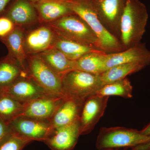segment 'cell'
Here are the masks:
<instances>
[{"mask_svg": "<svg viewBox=\"0 0 150 150\" xmlns=\"http://www.w3.org/2000/svg\"><path fill=\"white\" fill-rule=\"evenodd\" d=\"M149 14L139 0H126L121 25L119 40L123 50L141 42L146 30Z\"/></svg>", "mask_w": 150, "mask_h": 150, "instance_id": "cell-1", "label": "cell"}, {"mask_svg": "<svg viewBox=\"0 0 150 150\" xmlns=\"http://www.w3.org/2000/svg\"><path fill=\"white\" fill-rule=\"evenodd\" d=\"M67 2L73 13L85 22L99 40L101 49L107 53L123 51L120 40L110 33L100 20L93 0H71Z\"/></svg>", "mask_w": 150, "mask_h": 150, "instance_id": "cell-2", "label": "cell"}, {"mask_svg": "<svg viewBox=\"0 0 150 150\" xmlns=\"http://www.w3.org/2000/svg\"><path fill=\"white\" fill-rule=\"evenodd\" d=\"M47 26L58 36L103 51L98 38L91 28L74 13L48 23Z\"/></svg>", "mask_w": 150, "mask_h": 150, "instance_id": "cell-3", "label": "cell"}, {"mask_svg": "<svg viewBox=\"0 0 150 150\" xmlns=\"http://www.w3.org/2000/svg\"><path fill=\"white\" fill-rule=\"evenodd\" d=\"M150 142V137L141 131L124 127H103L100 129L96 147L98 150L135 147Z\"/></svg>", "mask_w": 150, "mask_h": 150, "instance_id": "cell-4", "label": "cell"}, {"mask_svg": "<svg viewBox=\"0 0 150 150\" xmlns=\"http://www.w3.org/2000/svg\"><path fill=\"white\" fill-rule=\"evenodd\" d=\"M63 93L66 98L85 100L104 85L100 75L73 70L62 76Z\"/></svg>", "mask_w": 150, "mask_h": 150, "instance_id": "cell-5", "label": "cell"}, {"mask_svg": "<svg viewBox=\"0 0 150 150\" xmlns=\"http://www.w3.org/2000/svg\"><path fill=\"white\" fill-rule=\"evenodd\" d=\"M28 76L48 93L64 97L62 77L57 74L39 55L29 57L26 65Z\"/></svg>", "mask_w": 150, "mask_h": 150, "instance_id": "cell-6", "label": "cell"}, {"mask_svg": "<svg viewBox=\"0 0 150 150\" xmlns=\"http://www.w3.org/2000/svg\"><path fill=\"white\" fill-rule=\"evenodd\" d=\"M126 0H93L100 20L110 33L119 40L120 25Z\"/></svg>", "mask_w": 150, "mask_h": 150, "instance_id": "cell-7", "label": "cell"}, {"mask_svg": "<svg viewBox=\"0 0 150 150\" xmlns=\"http://www.w3.org/2000/svg\"><path fill=\"white\" fill-rule=\"evenodd\" d=\"M12 132L30 141L43 142L53 129L51 121L19 116L8 123Z\"/></svg>", "mask_w": 150, "mask_h": 150, "instance_id": "cell-8", "label": "cell"}, {"mask_svg": "<svg viewBox=\"0 0 150 150\" xmlns=\"http://www.w3.org/2000/svg\"><path fill=\"white\" fill-rule=\"evenodd\" d=\"M109 98L94 95L84 100L79 120L81 135L92 131L104 114Z\"/></svg>", "mask_w": 150, "mask_h": 150, "instance_id": "cell-9", "label": "cell"}, {"mask_svg": "<svg viewBox=\"0 0 150 150\" xmlns=\"http://www.w3.org/2000/svg\"><path fill=\"white\" fill-rule=\"evenodd\" d=\"M56 95H47L25 103L20 116L50 121L64 99Z\"/></svg>", "mask_w": 150, "mask_h": 150, "instance_id": "cell-10", "label": "cell"}, {"mask_svg": "<svg viewBox=\"0 0 150 150\" xmlns=\"http://www.w3.org/2000/svg\"><path fill=\"white\" fill-rule=\"evenodd\" d=\"M80 135L78 121L67 126L53 128L43 142L52 150H72Z\"/></svg>", "mask_w": 150, "mask_h": 150, "instance_id": "cell-11", "label": "cell"}, {"mask_svg": "<svg viewBox=\"0 0 150 150\" xmlns=\"http://www.w3.org/2000/svg\"><path fill=\"white\" fill-rule=\"evenodd\" d=\"M0 91L24 103L51 94L42 88L28 75L18 78L9 85L0 89Z\"/></svg>", "mask_w": 150, "mask_h": 150, "instance_id": "cell-12", "label": "cell"}, {"mask_svg": "<svg viewBox=\"0 0 150 150\" xmlns=\"http://www.w3.org/2000/svg\"><path fill=\"white\" fill-rule=\"evenodd\" d=\"M141 63L150 64V51L141 42L117 53L108 54L105 61V71L121 64Z\"/></svg>", "mask_w": 150, "mask_h": 150, "instance_id": "cell-13", "label": "cell"}, {"mask_svg": "<svg viewBox=\"0 0 150 150\" xmlns=\"http://www.w3.org/2000/svg\"><path fill=\"white\" fill-rule=\"evenodd\" d=\"M85 100L65 98L50 120L53 128L67 126L79 121Z\"/></svg>", "mask_w": 150, "mask_h": 150, "instance_id": "cell-14", "label": "cell"}, {"mask_svg": "<svg viewBox=\"0 0 150 150\" xmlns=\"http://www.w3.org/2000/svg\"><path fill=\"white\" fill-rule=\"evenodd\" d=\"M56 34L48 26L33 30L25 38V47L27 54L41 53L52 47Z\"/></svg>", "mask_w": 150, "mask_h": 150, "instance_id": "cell-15", "label": "cell"}, {"mask_svg": "<svg viewBox=\"0 0 150 150\" xmlns=\"http://www.w3.org/2000/svg\"><path fill=\"white\" fill-rule=\"evenodd\" d=\"M5 16L9 18L16 26L21 27L33 24L38 20L35 7L28 0H16Z\"/></svg>", "mask_w": 150, "mask_h": 150, "instance_id": "cell-16", "label": "cell"}, {"mask_svg": "<svg viewBox=\"0 0 150 150\" xmlns=\"http://www.w3.org/2000/svg\"><path fill=\"white\" fill-rule=\"evenodd\" d=\"M25 38L22 27L16 26L10 34L0 40L7 48L8 56L16 60L26 71L27 53L25 47Z\"/></svg>", "mask_w": 150, "mask_h": 150, "instance_id": "cell-17", "label": "cell"}, {"mask_svg": "<svg viewBox=\"0 0 150 150\" xmlns=\"http://www.w3.org/2000/svg\"><path fill=\"white\" fill-rule=\"evenodd\" d=\"M41 20L48 23L74 13L67 2L62 0H46L34 4Z\"/></svg>", "mask_w": 150, "mask_h": 150, "instance_id": "cell-18", "label": "cell"}, {"mask_svg": "<svg viewBox=\"0 0 150 150\" xmlns=\"http://www.w3.org/2000/svg\"><path fill=\"white\" fill-rule=\"evenodd\" d=\"M38 55L60 76L69 71L75 70L76 61L70 60L54 46L41 52Z\"/></svg>", "mask_w": 150, "mask_h": 150, "instance_id": "cell-19", "label": "cell"}, {"mask_svg": "<svg viewBox=\"0 0 150 150\" xmlns=\"http://www.w3.org/2000/svg\"><path fill=\"white\" fill-rule=\"evenodd\" d=\"M27 76L26 71L8 55L0 59V89L9 85L18 78Z\"/></svg>", "mask_w": 150, "mask_h": 150, "instance_id": "cell-20", "label": "cell"}, {"mask_svg": "<svg viewBox=\"0 0 150 150\" xmlns=\"http://www.w3.org/2000/svg\"><path fill=\"white\" fill-rule=\"evenodd\" d=\"M52 46L61 51L67 58L72 61H76L89 53L102 51L63 38L56 34Z\"/></svg>", "mask_w": 150, "mask_h": 150, "instance_id": "cell-21", "label": "cell"}, {"mask_svg": "<svg viewBox=\"0 0 150 150\" xmlns=\"http://www.w3.org/2000/svg\"><path fill=\"white\" fill-rule=\"evenodd\" d=\"M107 53L104 51L86 54L76 61L75 70L100 75L105 71V61Z\"/></svg>", "mask_w": 150, "mask_h": 150, "instance_id": "cell-22", "label": "cell"}, {"mask_svg": "<svg viewBox=\"0 0 150 150\" xmlns=\"http://www.w3.org/2000/svg\"><path fill=\"white\" fill-rule=\"evenodd\" d=\"M147 66L141 63L121 64L108 69L100 74V76L105 84L125 79L128 75L139 71Z\"/></svg>", "mask_w": 150, "mask_h": 150, "instance_id": "cell-23", "label": "cell"}, {"mask_svg": "<svg viewBox=\"0 0 150 150\" xmlns=\"http://www.w3.org/2000/svg\"><path fill=\"white\" fill-rule=\"evenodd\" d=\"M24 104L5 93L0 91V117L7 123H8L21 115Z\"/></svg>", "mask_w": 150, "mask_h": 150, "instance_id": "cell-24", "label": "cell"}, {"mask_svg": "<svg viewBox=\"0 0 150 150\" xmlns=\"http://www.w3.org/2000/svg\"><path fill=\"white\" fill-rule=\"evenodd\" d=\"M133 86L127 77L123 79L105 84L95 94L99 96H117L126 98L132 97Z\"/></svg>", "mask_w": 150, "mask_h": 150, "instance_id": "cell-25", "label": "cell"}, {"mask_svg": "<svg viewBox=\"0 0 150 150\" xmlns=\"http://www.w3.org/2000/svg\"><path fill=\"white\" fill-rule=\"evenodd\" d=\"M32 142L17 134L12 133L9 137L0 145V150H22Z\"/></svg>", "mask_w": 150, "mask_h": 150, "instance_id": "cell-26", "label": "cell"}, {"mask_svg": "<svg viewBox=\"0 0 150 150\" xmlns=\"http://www.w3.org/2000/svg\"><path fill=\"white\" fill-rule=\"evenodd\" d=\"M16 25L6 16L0 17V39L6 37L14 29Z\"/></svg>", "mask_w": 150, "mask_h": 150, "instance_id": "cell-27", "label": "cell"}, {"mask_svg": "<svg viewBox=\"0 0 150 150\" xmlns=\"http://www.w3.org/2000/svg\"><path fill=\"white\" fill-rule=\"evenodd\" d=\"M8 123L0 117V145L12 134Z\"/></svg>", "mask_w": 150, "mask_h": 150, "instance_id": "cell-28", "label": "cell"}, {"mask_svg": "<svg viewBox=\"0 0 150 150\" xmlns=\"http://www.w3.org/2000/svg\"><path fill=\"white\" fill-rule=\"evenodd\" d=\"M12 0H0V15L5 9L6 8Z\"/></svg>", "mask_w": 150, "mask_h": 150, "instance_id": "cell-29", "label": "cell"}, {"mask_svg": "<svg viewBox=\"0 0 150 150\" xmlns=\"http://www.w3.org/2000/svg\"><path fill=\"white\" fill-rule=\"evenodd\" d=\"M142 134L150 137V123L141 131Z\"/></svg>", "mask_w": 150, "mask_h": 150, "instance_id": "cell-30", "label": "cell"}, {"mask_svg": "<svg viewBox=\"0 0 150 150\" xmlns=\"http://www.w3.org/2000/svg\"><path fill=\"white\" fill-rule=\"evenodd\" d=\"M28 1L32 4H37L38 3L42 1H46V0H28Z\"/></svg>", "mask_w": 150, "mask_h": 150, "instance_id": "cell-31", "label": "cell"}, {"mask_svg": "<svg viewBox=\"0 0 150 150\" xmlns=\"http://www.w3.org/2000/svg\"><path fill=\"white\" fill-rule=\"evenodd\" d=\"M62 1H71V0H62Z\"/></svg>", "mask_w": 150, "mask_h": 150, "instance_id": "cell-32", "label": "cell"}, {"mask_svg": "<svg viewBox=\"0 0 150 150\" xmlns=\"http://www.w3.org/2000/svg\"><path fill=\"white\" fill-rule=\"evenodd\" d=\"M150 150V149H149V150Z\"/></svg>", "mask_w": 150, "mask_h": 150, "instance_id": "cell-33", "label": "cell"}, {"mask_svg": "<svg viewBox=\"0 0 150 150\" xmlns=\"http://www.w3.org/2000/svg\"><path fill=\"white\" fill-rule=\"evenodd\" d=\"M113 150L112 149V150Z\"/></svg>", "mask_w": 150, "mask_h": 150, "instance_id": "cell-34", "label": "cell"}]
</instances>
